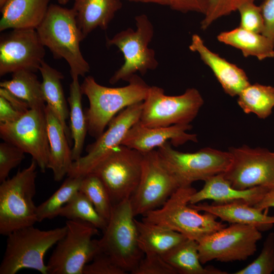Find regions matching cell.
<instances>
[{
  "instance_id": "cell-1",
  "label": "cell",
  "mask_w": 274,
  "mask_h": 274,
  "mask_svg": "<svg viewBox=\"0 0 274 274\" xmlns=\"http://www.w3.org/2000/svg\"><path fill=\"white\" fill-rule=\"evenodd\" d=\"M127 82L125 86L109 87L99 84L92 76L84 79L81 88L89 102L85 115L92 137L97 139L117 113L146 98L150 86L140 76L135 74Z\"/></svg>"
},
{
  "instance_id": "cell-2",
  "label": "cell",
  "mask_w": 274,
  "mask_h": 274,
  "mask_svg": "<svg viewBox=\"0 0 274 274\" xmlns=\"http://www.w3.org/2000/svg\"><path fill=\"white\" fill-rule=\"evenodd\" d=\"M43 45L56 59H64L68 64L72 79L84 77L90 66L80 50V42L85 39L77 23L72 9L51 4L46 15L36 29Z\"/></svg>"
},
{
  "instance_id": "cell-3",
  "label": "cell",
  "mask_w": 274,
  "mask_h": 274,
  "mask_svg": "<svg viewBox=\"0 0 274 274\" xmlns=\"http://www.w3.org/2000/svg\"><path fill=\"white\" fill-rule=\"evenodd\" d=\"M196 191L191 185L180 187L161 207L144 214L142 220L177 231L197 242L226 227L214 215L200 214L190 206V198Z\"/></svg>"
},
{
  "instance_id": "cell-4",
  "label": "cell",
  "mask_w": 274,
  "mask_h": 274,
  "mask_svg": "<svg viewBox=\"0 0 274 274\" xmlns=\"http://www.w3.org/2000/svg\"><path fill=\"white\" fill-rule=\"evenodd\" d=\"M66 232L65 225L47 230L32 225L11 232L7 236L0 274H15L25 268L48 274L47 266L44 262L45 254Z\"/></svg>"
},
{
  "instance_id": "cell-5",
  "label": "cell",
  "mask_w": 274,
  "mask_h": 274,
  "mask_svg": "<svg viewBox=\"0 0 274 274\" xmlns=\"http://www.w3.org/2000/svg\"><path fill=\"white\" fill-rule=\"evenodd\" d=\"M36 161L32 159L26 168L19 170L0 185V233L11 232L34 225L38 222L33 200L36 192Z\"/></svg>"
},
{
  "instance_id": "cell-6",
  "label": "cell",
  "mask_w": 274,
  "mask_h": 274,
  "mask_svg": "<svg viewBox=\"0 0 274 274\" xmlns=\"http://www.w3.org/2000/svg\"><path fill=\"white\" fill-rule=\"evenodd\" d=\"M135 219L130 198L113 205L103 235L98 239L100 251L130 273L144 255L139 246Z\"/></svg>"
},
{
  "instance_id": "cell-7",
  "label": "cell",
  "mask_w": 274,
  "mask_h": 274,
  "mask_svg": "<svg viewBox=\"0 0 274 274\" xmlns=\"http://www.w3.org/2000/svg\"><path fill=\"white\" fill-rule=\"evenodd\" d=\"M135 21V30L128 28L107 39V46L117 47L124 57L123 64L109 80L111 84L121 80L127 81L138 72L144 75L158 66L155 51L149 48L154 36V26L145 14L136 16Z\"/></svg>"
},
{
  "instance_id": "cell-8",
  "label": "cell",
  "mask_w": 274,
  "mask_h": 274,
  "mask_svg": "<svg viewBox=\"0 0 274 274\" xmlns=\"http://www.w3.org/2000/svg\"><path fill=\"white\" fill-rule=\"evenodd\" d=\"M66 232L56 244L47 264L48 274H83L85 266L100 251L93 237L98 229L80 220H67Z\"/></svg>"
},
{
  "instance_id": "cell-9",
  "label": "cell",
  "mask_w": 274,
  "mask_h": 274,
  "mask_svg": "<svg viewBox=\"0 0 274 274\" xmlns=\"http://www.w3.org/2000/svg\"><path fill=\"white\" fill-rule=\"evenodd\" d=\"M203 104L199 91L190 88L182 94L167 95L164 90L150 86L143 102L139 121L149 127L189 124L195 119Z\"/></svg>"
},
{
  "instance_id": "cell-10",
  "label": "cell",
  "mask_w": 274,
  "mask_h": 274,
  "mask_svg": "<svg viewBox=\"0 0 274 274\" xmlns=\"http://www.w3.org/2000/svg\"><path fill=\"white\" fill-rule=\"evenodd\" d=\"M170 142L157 148L162 161L181 186L191 185L194 182L205 181L224 173L232 160L230 153L212 148H204L193 153L174 149Z\"/></svg>"
},
{
  "instance_id": "cell-11",
  "label": "cell",
  "mask_w": 274,
  "mask_h": 274,
  "mask_svg": "<svg viewBox=\"0 0 274 274\" xmlns=\"http://www.w3.org/2000/svg\"><path fill=\"white\" fill-rule=\"evenodd\" d=\"M143 156L144 153L120 145L90 173L103 182L113 206L130 198L135 192L141 176Z\"/></svg>"
},
{
  "instance_id": "cell-12",
  "label": "cell",
  "mask_w": 274,
  "mask_h": 274,
  "mask_svg": "<svg viewBox=\"0 0 274 274\" xmlns=\"http://www.w3.org/2000/svg\"><path fill=\"white\" fill-rule=\"evenodd\" d=\"M180 187L157 150L144 153L139 183L130 198L134 217L161 207Z\"/></svg>"
},
{
  "instance_id": "cell-13",
  "label": "cell",
  "mask_w": 274,
  "mask_h": 274,
  "mask_svg": "<svg viewBox=\"0 0 274 274\" xmlns=\"http://www.w3.org/2000/svg\"><path fill=\"white\" fill-rule=\"evenodd\" d=\"M261 231L247 225L232 223L209 235L198 243L202 264L212 260L244 261L254 255Z\"/></svg>"
},
{
  "instance_id": "cell-14",
  "label": "cell",
  "mask_w": 274,
  "mask_h": 274,
  "mask_svg": "<svg viewBox=\"0 0 274 274\" xmlns=\"http://www.w3.org/2000/svg\"><path fill=\"white\" fill-rule=\"evenodd\" d=\"M45 108L30 109L15 122L0 123L1 139L30 155L42 172L49 156Z\"/></svg>"
},
{
  "instance_id": "cell-15",
  "label": "cell",
  "mask_w": 274,
  "mask_h": 274,
  "mask_svg": "<svg viewBox=\"0 0 274 274\" xmlns=\"http://www.w3.org/2000/svg\"><path fill=\"white\" fill-rule=\"evenodd\" d=\"M228 169L223 174L232 187L245 189L257 186L274 188V152L247 145L231 147Z\"/></svg>"
},
{
  "instance_id": "cell-16",
  "label": "cell",
  "mask_w": 274,
  "mask_h": 274,
  "mask_svg": "<svg viewBox=\"0 0 274 274\" xmlns=\"http://www.w3.org/2000/svg\"><path fill=\"white\" fill-rule=\"evenodd\" d=\"M143 102L130 106L115 116L108 128L86 148L87 154L73 161L67 176L82 177L90 173L96 165L121 143L129 129L140 120Z\"/></svg>"
},
{
  "instance_id": "cell-17",
  "label": "cell",
  "mask_w": 274,
  "mask_h": 274,
  "mask_svg": "<svg viewBox=\"0 0 274 274\" xmlns=\"http://www.w3.org/2000/svg\"><path fill=\"white\" fill-rule=\"evenodd\" d=\"M36 29H13L0 38V76L25 70H39L45 55Z\"/></svg>"
},
{
  "instance_id": "cell-18",
  "label": "cell",
  "mask_w": 274,
  "mask_h": 274,
  "mask_svg": "<svg viewBox=\"0 0 274 274\" xmlns=\"http://www.w3.org/2000/svg\"><path fill=\"white\" fill-rule=\"evenodd\" d=\"M191 128L190 124L149 127L139 121L129 129L121 145L145 153L167 142L175 147L189 141L197 142L196 134L188 133Z\"/></svg>"
},
{
  "instance_id": "cell-19",
  "label": "cell",
  "mask_w": 274,
  "mask_h": 274,
  "mask_svg": "<svg viewBox=\"0 0 274 274\" xmlns=\"http://www.w3.org/2000/svg\"><path fill=\"white\" fill-rule=\"evenodd\" d=\"M189 48L199 54L201 60L212 70L224 92L229 95L238 96L250 84L243 69L209 49L199 35L192 36Z\"/></svg>"
},
{
  "instance_id": "cell-20",
  "label": "cell",
  "mask_w": 274,
  "mask_h": 274,
  "mask_svg": "<svg viewBox=\"0 0 274 274\" xmlns=\"http://www.w3.org/2000/svg\"><path fill=\"white\" fill-rule=\"evenodd\" d=\"M269 189L262 186L245 189H236L231 186L223 174H220L205 180L202 188L192 195L189 204L212 200L215 204L240 202L255 206Z\"/></svg>"
},
{
  "instance_id": "cell-21",
  "label": "cell",
  "mask_w": 274,
  "mask_h": 274,
  "mask_svg": "<svg viewBox=\"0 0 274 274\" xmlns=\"http://www.w3.org/2000/svg\"><path fill=\"white\" fill-rule=\"evenodd\" d=\"M189 204L199 212L214 215L221 221L254 226L260 231L270 229L274 224V216H269L264 213L263 210L243 202L212 204L199 202Z\"/></svg>"
},
{
  "instance_id": "cell-22",
  "label": "cell",
  "mask_w": 274,
  "mask_h": 274,
  "mask_svg": "<svg viewBox=\"0 0 274 274\" xmlns=\"http://www.w3.org/2000/svg\"><path fill=\"white\" fill-rule=\"evenodd\" d=\"M50 0H8L1 8L0 31L36 29L44 20Z\"/></svg>"
},
{
  "instance_id": "cell-23",
  "label": "cell",
  "mask_w": 274,
  "mask_h": 274,
  "mask_svg": "<svg viewBox=\"0 0 274 274\" xmlns=\"http://www.w3.org/2000/svg\"><path fill=\"white\" fill-rule=\"evenodd\" d=\"M45 113L49 145L48 168L52 170L54 180L60 181L67 175L74 161L72 151L60 121L47 105Z\"/></svg>"
},
{
  "instance_id": "cell-24",
  "label": "cell",
  "mask_w": 274,
  "mask_h": 274,
  "mask_svg": "<svg viewBox=\"0 0 274 274\" xmlns=\"http://www.w3.org/2000/svg\"><path fill=\"white\" fill-rule=\"evenodd\" d=\"M78 26L85 38L99 27L106 30L116 13L121 8L120 0H74Z\"/></svg>"
},
{
  "instance_id": "cell-25",
  "label": "cell",
  "mask_w": 274,
  "mask_h": 274,
  "mask_svg": "<svg viewBox=\"0 0 274 274\" xmlns=\"http://www.w3.org/2000/svg\"><path fill=\"white\" fill-rule=\"evenodd\" d=\"M39 71L42 78V89L46 105L60 121L70 144L71 133L66 124L69 110L61 82L64 78L63 75L44 61Z\"/></svg>"
},
{
  "instance_id": "cell-26",
  "label": "cell",
  "mask_w": 274,
  "mask_h": 274,
  "mask_svg": "<svg viewBox=\"0 0 274 274\" xmlns=\"http://www.w3.org/2000/svg\"><path fill=\"white\" fill-rule=\"evenodd\" d=\"M217 38L220 42L240 50L245 57L254 56L260 60L274 57V43L261 33L238 26L221 32Z\"/></svg>"
},
{
  "instance_id": "cell-27",
  "label": "cell",
  "mask_w": 274,
  "mask_h": 274,
  "mask_svg": "<svg viewBox=\"0 0 274 274\" xmlns=\"http://www.w3.org/2000/svg\"><path fill=\"white\" fill-rule=\"evenodd\" d=\"M139 244L144 255L162 256L186 238L182 234L159 225L135 219Z\"/></svg>"
},
{
  "instance_id": "cell-28",
  "label": "cell",
  "mask_w": 274,
  "mask_h": 274,
  "mask_svg": "<svg viewBox=\"0 0 274 274\" xmlns=\"http://www.w3.org/2000/svg\"><path fill=\"white\" fill-rule=\"evenodd\" d=\"M163 259L180 274H226L212 266L203 267L199 259L198 243L186 238L162 255Z\"/></svg>"
},
{
  "instance_id": "cell-29",
  "label": "cell",
  "mask_w": 274,
  "mask_h": 274,
  "mask_svg": "<svg viewBox=\"0 0 274 274\" xmlns=\"http://www.w3.org/2000/svg\"><path fill=\"white\" fill-rule=\"evenodd\" d=\"M0 87L26 102L30 109L46 107L42 83L34 72L21 70L13 73L12 79L1 82Z\"/></svg>"
},
{
  "instance_id": "cell-30",
  "label": "cell",
  "mask_w": 274,
  "mask_h": 274,
  "mask_svg": "<svg viewBox=\"0 0 274 274\" xmlns=\"http://www.w3.org/2000/svg\"><path fill=\"white\" fill-rule=\"evenodd\" d=\"M82 93L79 78L72 79L70 85L68 102L70 106V131L74 145L72 149L73 161L81 157L86 135L88 132L85 114L82 106Z\"/></svg>"
},
{
  "instance_id": "cell-31",
  "label": "cell",
  "mask_w": 274,
  "mask_h": 274,
  "mask_svg": "<svg viewBox=\"0 0 274 274\" xmlns=\"http://www.w3.org/2000/svg\"><path fill=\"white\" fill-rule=\"evenodd\" d=\"M237 103L246 114L253 113L265 119L274 108V87L258 83L250 84L238 95Z\"/></svg>"
},
{
  "instance_id": "cell-32",
  "label": "cell",
  "mask_w": 274,
  "mask_h": 274,
  "mask_svg": "<svg viewBox=\"0 0 274 274\" xmlns=\"http://www.w3.org/2000/svg\"><path fill=\"white\" fill-rule=\"evenodd\" d=\"M67 177L53 194L37 206L38 222L58 216L61 209L79 191L83 177Z\"/></svg>"
},
{
  "instance_id": "cell-33",
  "label": "cell",
  "mask_w": 274,
  "mask_h": 274,
  "mask_svg": "<svg viewBox=\"0 0 274 274\" xmlns=\"http://www.w3.org/2000/svg\"><path fill=\"white\" fill-rule=\"evenodd\" d=\"M58 216L67 220L86 222L102 231L108 223L97 212L88 197L80 191L61 209Z\"/></svg>"
},
{
  "instance_id": "cell-34",
  "label": "cell",
  "mask_w": 274,
  "mask_h": 274,
  "mask_svg": "<svg viewBox=\"0 0 274 274\" xmlns=\"http://www.w3.org/2000/svg\"><path fill=\"white\" fill-rule=\"evenodd\" d=\"M79 191L88 197L97 212L108 222L113 204L101 180L93 174H87L82 178Z\"/></svg>"
},
{
  "instance_id": "cell-35",
  "label": "cell",
  "mask_w": 274,
  "mask_h": 274,
  "mask_svg": "<svg viewBox=\"0 0 274 274\" xmlns=\"http://www.w3.org/2000/svg\"><path fill=\"white\" fill-rule=\"evenodd\" d=\"M274 271V232L266 237L259 256L234 274H270Z\"/></svg>"
},
{
  "instance_id": "cell-36",
  "label": "cell",
  "mask_w": 274,
  "mask_h": 274,
  "mask_svg": "<svg viewBox=\"0 0 274 274\" xmlns=\"http://www.w3.org/2000/svg\"><path fill=\"white\" fill-rule=\"evenodd\" d=\"M241 16L239 27L249 31L261 33L263 20L260 6L254 4V0H247L237 8Z\"/></svg>"
},
{
  "instance_id": "cell-37",
  "label": "cell",
  "mask_w": 274,
  "mask_h": 274,
  "mask_svg": "<svg viewBox=\"0 0 274 274\" xmlns=\"http://www.w3.org/2000/svg\"><path fill=\"white\" fill-rule=\"evenodd\" d=\"M247 0H210L208 8L200 22V28L207 29L215 21L233 12Z\"/></svg>"
},
{
  "instance_id": "cell-38",
  "label": "cell",
  "mask_w": 274,
  "mask_h": 274,
  "mask_svg": "<svg viewBox=\"0 0 274 274\" xmlns=\"http://www.w3.org/2000/svg\"><path fill=\"white\" fill-rule=\"evenodd\" d=\"M25 153L18 147L6 142L0 144V182L8 179L12 169L25 157Z\"/></svg>"
},
{
  "instance_id": "cell-39",
  "label": "cell",
  "mask_w": 274,
  "mask_h": 274,
  "mask_svg": "<svg viewBox=\"0 0 274 274\" xmlns=\"http://www.w3.org/2000/svg\"><path fill=\"white\" fill-rule=\"evenodd\" d=\"M127 272L118 266L108 255L99 251L87 264L83 270V274H125Z\"/></svg>"
},
{
  "instance_id": "cell-40",
  "label": "cell",
  "mask_w": 274,
  "mask_h": 274,
  "mask_svg": "<svg viewBox=\"0 0 274 274\" xmlns=\"http://www.w3.org/2000/svg\"><path fill=\"white\" fill-rule=\"evenodd\" d=\"M132 274H177L176 271L168 264L162 256L145 255Z\"/></svg>"
},
{
  "instance_id": "cell-41",
  "label": "cell",
  "mask_w": 274,
  "mask_h": 274,
  "mask_svg": "<svg viewBox=\"0 0 274 274\" xmlns=\"http://www.w3.org/2000/svg\"><path fill=\"white\" fill-rule=\"evenodd\" d=\"M260 7L263 20L261 34L274 43V0H264Z\"/></svg>"
},
{
  "instance_id": "cell-42",
  "label": "cell",
  "mask_w": 274,
  "mask_h": 274,
  "mask_svg": "<svg viewBox=\"0 0 274 274\" xmlns=\"http://www.w3.org/2000/svg\"><path fill=\"white\" fill-rule=\"evenodd\" d=\"M210 0H170L169 7L181 12H196L204 15Z\"/></svg>"
},
{
  "instance_id": "cell-43",
  "label": "cell",
  "mask_w": 274,
  "mask_h": 274,
  "mask_svg": "<svg viewBox=\"0 0 274 274\" xmlns=\"http://www.w3.org/2000/svg\"><path fill=\"white\" fill-rule=\"evenodd\" d=\"M24 114L17 111L5 98L0 96V123L15 122Z\"/></svg>"
},
{
  "instance_id": "cell-44",
  "label": "cell",
  "mask_w": 274,
  "mask_h": 274,
  "mask_svg": "<svg viewBox=\"0 0 274 274\" xmlns=\"http://www.w3.org/2000/svg\"><path fill=\"white\" fill-rule=\"evenodd\" d=\"M0 96L5 98L15 109L23 114L30 109L26 102L4 88H0Z\"/></svg>"
},
{
  "instance_id": "cell-45",
  "label": "cell",
  "mask_w": 274,
  "mask_h": 274,
  "mask_svg": "<svg viewBox=\"0 0 274 274\" xmlns=\"http://www.w3.org/2000/svg\"><path fill=\"white\" fill-rule=\"evenodd\" d=\"M254 207L262 210L274 208V188L270 189L263 198Z\"/></svg>"
},
{
  "instance_id": "cell-46",
  "label": "cell",
  "mask_w": 274,
  "mask_h": 274,
  "mask_svg": "<svg viewBox=\"0 0 274 274\" xmlns=\"http://www.w3.org/2000/svg\"><path fill=\"white\" fill-rule=\"evenodd\" d=\"M131 1L147 3H154L156 4L165 5L169 6L170 4V0H129Z\"/></svg>"
},
{
  "instance_id": "cell-47",
  "label": "cell",
  "mask_w": 274,
  "mask_h": 274,
  "mask_svg": "<svg viewBox=\"0 0 274 274\" xmlns=\"http://www.w3.org/2000/svg\"><path fill=\"white\" fill-rule=\"evenodd\" d=\"M60 5H65L67 4L70 0H56Z\"/></svg>"
},
{
  "instance_id": "cell-48",
  "label": "cell",
  "mask_w": 274,
  "mask_h": 274,
  "mask_svg": "<svg viewBox=\"0 0 274 274\" xmlns=\"http://www.w3.org/2000/svg\"><path fill=\"white\" fill-rule=\"evenodd\" d=\"M8 0H0V7L1 8Z\"/></svg>"
}]
</instances>
